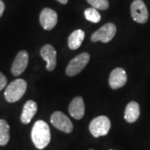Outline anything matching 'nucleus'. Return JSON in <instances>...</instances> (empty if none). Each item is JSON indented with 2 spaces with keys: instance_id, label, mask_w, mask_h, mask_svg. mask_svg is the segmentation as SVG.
<instances>
[{
  "instance_id": "nucleus-2",
  "label": "nucleus",
  "mask_w": 150,
  "mask_h": 150,
  "mask_svg": "<svg viewBox=\"0 0 150 150\" xmlns=\"http://www.w3.org/2000/svg\"><path fill=\"white\" fill-rule=\"evenodd\" d=\"M27 88L25 80L17 79L7 86L4 93V97L7 102H16L23 97Z\"/></svg>"
},
{
  "instance_id": "nucleus-12",
  "label": "nucleus",
  "mask_w": 150,
  "mask_h": 150,
  "mask_svg": "<svg viewBox=\"0 0 150 150\" xmlns=\"http://www.w3.org/2000/svg\"><path fill=\"white\" fill-rule=\"evenodd\" d=\"M70 115L76 120H80L85 114V104L81 97H76L72 99L69 106Z\"/></svg>"
},
{
  "instance_id": "nucleus-3",
  "label": "nucleus",
  "mask_w": 150,
  "mask_h": 150,
  "mask_svg": "<svg viewBox=\"0 0 150 150\" xmlns=\"http://www.w3.org/2000/svg\"><path fill=\"white\" fill-rule=\"evenodd\" d=\"M110 128V121L106 116L101 115L95 117L91 121L89 129L91 134L95 138L106 136Z\"/></svg>"
},
{
  "instance_id": "nucleus-21",
  "label": "nucleus",
  "mask_w": 150,
  "mask_h": 150,
  "mask_svg": "<svg viewBox=\"0 0 150 150\" xmlns=\"http://www.w3.org/2000/svg\"><path fill=\"white\" fill-rule=\"evenodd\" d=\"M56 1H59V3L62 4H66L68 2V0H56Z\"/></svg>"
},
{
  "instance_id": "nucleus-23",
  "label": "nucleus",
  "mask_w": 150,
  "mask_h": 150,
  "mask_svg": "<svg viewBox=\"0 0 150 150\" xmlns=\"http://www.w3.org/2000/svg\"><path fill=\"white\" fill-rule=\"evenodd\" d=\"M109 150H112V149H109Z\"/></svg>"
},
{
  "instance_id": "nucleus-19",
  "label": "nucleus",
  "mask_w": 150,
  "mask_h": 150,
  "mask_svg": "<svg viewBox=\"0 0 150 150\" xmlns=\"http://www.w3.org/2000/svg\"><path fill=\"white\" fill-rule=\"evenodd\" d=\"M7 84V79L5 75L0 72V91L4 88Z\"/></svg>"
},
{
  "instance_id": "nucleus-16",
  "label": "nucleus",
  "mask_w": 150,
  "mask_h": 150,
  "mask_svg": "<svg viewBox=\"0 0 150 150\" xmlns=\"http://www.w3.org/2000/svg\"><path fill=\"white\" fill-rule=\"evenodd\" d=\"M9 125L4 120H0V145L4 146L8 143L10 138Z\"/></svg>"
},
{
  "instance_id": "nucleus-10",
  "label": "nucleus",
  "mask_w": 150,
  "mask_h": 150,
  "mask_svg": "<svg viewBox=\"0 0 150 150\" xmlns=\"http://www.w3.org/2000/svg\"><path fill=\"white\" fill-rule=\"evenodd\" d=\"M29 61V54L27 52L22 50L17 54L13 63L11 72L14 76H20L27 68Z\"/></svg>"
},
{
  "instance_id": "nucleus-13",
  "label": "nucleus",
  "mask_w": 150,
  "mask_h": 150,
  "mask_svg": "<svg viewBox=\"0 0 150 150\" xmlns=\"http://www.w3.org/2000/svg\"><path fill=\"white\" fill-rule=\"evenodd\" d=\"M37 104L34 101L29 100L25 103L21 115V121L24 124H29L36 113Z\"/></svg>"
},
{
  "instance_id": "nucleus-20",
  "label": "nucleus",
  "mask_w": 150,
  "mask_h": 150,
  "mask_svg": "<svg viewBox=\"0 0 150 150\" xmlns=\"http://www.w3.org/2000/svg\"><path fill=\"white\" fill-rule=\"evenodd\" d=\"M5 10V4L3 1L0 0V18L2 16L4 13V11Z\"/></svg>"
},
{
  "instance_id": "nucleus-4",
  "label": "nucleus",
  "mask_w": 150,
  "mask_h": 150,
  "mask_svg": "<svg viewBox=\"0 0 150 150\" xmlns=\"http://www.w3.org/2000/svg\"><path fill=\"white\" fill-rule=\"evenodd\" d=\"M90 58V54L87 52H83L75 56L67 65L65 70L66 74L69 76H73L79 74L89 63Z\"/></svg>"
},
{
  "instance_id": "nucleus-15",
  "label": "nucleus",
  "mask_w": 150,
  "mask_h": 150,
  "mask_svg": "<svg viewBox=\"0 0 150 150\" xmlns=\"http://www.w3.org/2000/svg\"><path fill=\"white\" fill-rule=\"evenodd\" d=\"M85 38V33L81 29L76 30L68 38V47L70 50H77L81 45Z\"/></svg>"
},
{
  "instance_id": "nucleus-17",
  "label": "nucleus",
  "mask_w": 150,
  "mask_h": 150,
  "mask_svg": "<svg viewBox=\"0 0 150 150\" xmlns=\"http://www.w3.org/2000/svg\"><path fill=\"white\" fill-rule=\"evenodd\" d=\"M84 16L87 20L93 23H98L101 20V15L95 8H88L84 11Z\"/></svg>"
},
{
  "instance_id": "nucleus-6",
  "label": "nucleus",
  "mask_w": 150,
  "mask_h": 150,
  "mask_svg": "<svg viewBox=\"0 0 150 150\" xmlns=\"http://www.w3.org/2000/svg\"><path fill=\"white\" fill-rule=\"evenodd\" d=\"M131 14L135 22L145 24L147 22L149 13L142 0H135L131 5Z\"/></svg>"
},
{
  "instance_id": "nucleus-18",
  "label": "nucleus",
  "mask_w": 150,
  "mask_h": 150,
  "mask_svg": "<svg viewBox=\"0 0 150 150\" xmlns=\"http://www.w3.org/2000/svg\"><path fill=\"white\" fill-rule=\"evenodd\" d=\"M87 1L93 8L99 10L105 11L109 7V2L108 0H87Z\"/></svg>"
},
{
  "instance_id": "nucleus-7",
  "label": "nucleus",
  "mask_w": 150,
  "mask_h": 150,
  "mask_svg": "<svg viewBox=\"0 0 150 150\" xmlns=\"http://www.w3.org/2000/svg\"><path fill=\"white\" fill-rule=\"evenodd\" d=\"M51 123L59 130L70 134L73 131V125L69 117L61 111H56L51 116Z\"/></svg>"
},
{
  "instance_id": "nucleus-9",
  "label": "nucleus",
  "mask_w": 150,
  "mask_h": 150,
  "mask_svg": "<svg viewBox=\"0 0 150 150\" xmlns=\"http://www.w3.org/2000/svg\"><path fill=\"white\" fill-rule=\"evenodd\" d=\"M109 86L112 89H118L123 87L127 81V75L122 67H117L110 72L109 76Z\"/></svg>"
},
{
  "instance_id": "nucleus-5",
  "label": "nucleus",
  "mask_w": 150,
  "mask_h": 150,
  "mask_svg": "<svg viewBox=\"0 0 150 150\" xmlns=\"http://www.w3.org/2000/svg\"><path fill=\"white\" fill-rule=\"evenodd\" d=\"M117 32V28L114 24L106 23L100 27L97 31L94 32L91 35V40L93 42L101 41L104 43L110 42L113 38Z\"/></svg>"
},
{
  "instance_id": "nucleus-14",
  "label": "nucleus",
  "mask_w": 150,
  "mask_h": 150,
  "mask_svg": "<svg viewBox=\"0 0 150 150\" xmlns=\"http://www.w3.org/2000/svg\"><path fill=\"white\" fill-rule=\"evenodd\" d=\"M140 106L136 102L132 101L127 104L125 112V120L129 123H133L140 116Z\"/></svg>"
},
{
  "instance_id": "nucleus-8",
  "label": "nucleus",
  "mask_w": 150,
  "mask_h": 150,
  "mask_svg": "<svg viewBox=\"0 0 150 150\" xmlns=\"http://www.w3.org/2000/svg\"><path fill=\"white\" fill-rule=\"evenodd\" d=\"M58 22V15L55 11L51 8H44L40 13V22L44 29L52 30L55 27Z\"/></svg>"
},
{
  "instance_id": "nucleus-1",
  "label": "nucleus",
  "mask_w": 150,
  "mask_h": 150,
  "mask_svg": "<svg viewBox=\"0 0 150 150\" xmlns=\"http://www.w3.org/2000/svg\"><path fill=\"white\" fill-rule=\"evenodd\" d=\"M31 138L38 149H42L46 147L51 140V133L47 123L43 120L35 122L31 130Z\"/></svg>"
},
{
  "instance_id": "nucleus-22",
  "label": "nucleus",
  "mask_w": 150,
  "mask_h": 150,
  "mask_svg": "<svg viewBox=\"0 0 150 150\" xmlns=\"http://www.w3.org/2000/svg\"><path fill=\"white\" fill-rule=\"evenodd\" d=\"M89 150H94V149H89Z\"/></svg>"
},
{
  "instance_id": "nucleus-11",
  "label": "nucleus",
  "mask_w": 150,
  "mask_h": 150,
  "mask_svg": "<svg viewBox=\"0 0 150 150\" xmlns=\"http://www.w3.org/2000/svg\"><path fill=\"white\" fill-rule=\"evenodd\" d=\"M40 55L45 61H47L46 68L48 71H52L56 65V51L51 45L47 44L40 50Z\"/></svg>"
}]
</instances>
